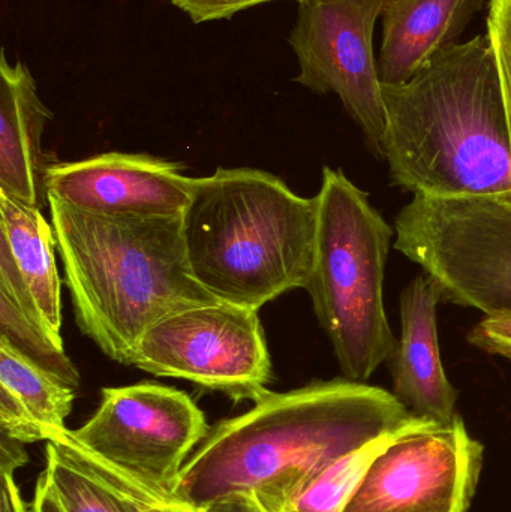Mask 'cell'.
Returning <instances> with one entry per match:
<instances>
[{"mask_svg":"<svg viewBox=\"0 0 511 512\" xmlns=\"http://www.w3.org/2000/svg\"><path fill=\"white\" fill-rule=\"evenodd\" d=\"M485 0H383V42L378 56L381 84L416 77L441 51L458 44Z\"/></svg>","mask_w":511,"mask_h":512,"instance_id":"15","label":"cell"},{"mask_svg":"<svg viewBox=\"0 0 511 512\" xmlns=\"http://www.w3.org/2000/svg\"><path fill=\"white\" fill-rule=\"evenodd\" d=\"M44 474L65 512H137L131 502L72 465L51 442H45Z\"/></svg>","mask_w":511,"mask_h":512,"instance_id":"19","label":"cell"},{"mask_svg":"<svg viewBox=\"0 0 511 512\" xmlns=\"http://www.w3.org/2000/svg\"><path fill=\"white\" fill-rule=\"evenodd\" d=\"M0 342L21 357L77 390L80 372L66 355L62 337L54 336L44 324L21 309L8 294L0 291Z\"/></svg>","mask_w":511,"mask_h":512,"instance_id":"18","label":"cell"},{"mask_svg":"<svg viewBox=\"0 0 511 512\" xmlns=\"http://www.w3.org/2000/svg\"><path fill=\"white\" fill-rule=\"evenodd\" d=\"M383 98L393 185L511 207L509 123L488 35L446 48L407 83L383 84Z\"/></svg>","mask_w":511,"mask_h":512,"instance_id":"2","label":"cell"},{"mask_svg":"<svg viewBox=\"0 0 511 512\" xmlns=\"http://www.w3.org/2000/svg\"><path fill=\"white\" fill-rule=\"evenodd\" d=\"M53 113L41 101L26 63L0 56V194L42 210L48 206L51 161L42 134Z\"/></svg>","mask_w":511,"mask_h":512,"instance_id":"14","label":"cell"},{"mask_svg":"<svg viewBox=\"0 0 511 512\" xmlns=\"http://www.w3.org/2000/svg\"><path fill=\"white\" fill-rule=\"evenodd\" d=\"M317 197H300L257 168H218L194 179L182 216L192 274L218 301L258 310L308 286Z\"/></svg>","mask_w":511,"mask_h":512,"instance_id":"4","label":"cell"},{"mask_svg":"<svg viewBox=\"0 0 511 512\" xmlns=\"http://www.w3.org/2000/svg\"><path fill=\"white\" fill-rule=\"evenodd\" d=\"M194 179L183 165L146 153L108 152L81 161H54L48 197L95 215L114 218H182Z\"/></svg>","mask_w":511,"mask_h":512,"instance_id":"11","label":"cell"},{"mask_svg":"<svg viewBox=\"0 0 511 512\" xmlns=\"http://www.w3.org/2000/svg\"><path fill=\"white\" fill-rule=\"evenodd\" d=\"M53 224L42 210L0 194V291L62 337V283Z\"/></svg>","mask_w":511,"mask_h":512,"instance_id":"13","label":"cell"},{"mask_svg":"<svg viewBox=\"0 0 511 512\" xmlns=\"http://www.w3.org/2000/svg\"><path fill=\"white\" fill-rule=\"evenodd\" d=\"M27 457L23 442L9 438L5 433H0V471L2 474H15L17 469L26 465Z\"/></svg>","mask_w":511,"mask_h":512,"instance_id":"24","label":"cell"},{"mask_svg":"<svg viewBox=\"0 0 511 512\" xmlns=\"http://www.w3.org/2000/svg\"><path fill=\"white\" fill-rule=\"evenodd\" d=\"M288 42L299 63L296 83L312 92L335 93L383 159L386 134L383 84L374 54V27L383 0H299Z\"/></svg>","mask_w":511,"mask_h":512,"instance_id":"8","label":"cell"},{"mask_svg":"<svg viewBox=\"0 0 511 512\" xmlns=\"http://www.w3.org/2000/svg\"><path fill=\"white\" fill-rule=\"evenodd\" d=\"M75 390L0 342V433L23 444L66 430Z\"/></svg>","mask_w":511,"mask_h":512,"instance_id":"16","label":"cell"},{"mask_svg":"<svg viewBox=\"0 0 511 512\" xmlns=\"http://www.w3.org/2000/svg\"><path fill=\"white\" fill-rule=\"evenodd\" d=\"M201 512H269L251 493H233L213 504L207 505Z\"/></svg>","mask_w":511,"mask_h":512,"instance_id":"25","label":"cell"},{"mask_svg":"<svg viewBox=\"0 0 511 512\" xmlns=\"http://www.w3.org/2000/svg\"><path fill=\"white\" fill-rule=\"evenodd\" d=\"M488 38L494 51L511 140V0H491Z\"/></svg>","mask_w":511,"mask_h":512,"instance_id":"21","label":"cell"},{"mask_svg":"<svg viewBox=\"0 0 511 512\" xmlns=\"http://www.w3.org/2000/svg\"><path fill=\"white\" fill-rule=\"evenodd\" d=\"M483 451L459 415L426 421L384 445L341 512H468Z\"/></svg>","mask_w":511,"mask_h":512,"instance_id":"9","label":"cell"},{"mask_svg":"<svg viewBox=\"0 0 511 512\" xmlns=\"http://www.w3.org/2000/svg\"><path fill=\"white\" fill-rule=\"evenodd\" d=\"M437 283L420 273L401 294V337L390 354L393 396L416 417L450 424L456 414L458 391L447 378L438 340Z\"/></svg>","mask_w":511,"mask_h":512,"instance_id":"12","label":"cell"},{"mask_svg":"<svg viewBox=\"0 0 511 512\" xmlns=\"http://www.w3.org/2000/svg\"><path fill=\"white\" fill-rule=\"evenodd\" d=\"M395 438V436H393ZM392 438L372 442L326 469L284 512H341L369 463Z\"/></svg>","mask_w":511,"mask_h":512,"instance_id":"20","label":"cell"},{"mask_svg":"<svg viewBox=\"0 0 511 512\" xmlns=\"http://www.w3.org/2000/svg\"><path fill=\"white\" fill-rule=\"evenodd\" d=\"M467 340L486 354L511 361V312L485 316L471 328Z\"/></svg>","mask_w":511,"mask_h":512,"instance_id":"22","label":"cell"},{"mask_svg":"<svg viewBox=\"0 0 511 512\" xmlns=\"http://www.w3.org/2000/svg\"><path fill=\"white\" fill-rule=\"evenodd\" d=\"M32 512H65L62 505L57 501L50 483H48L47 475H39L38 483L35 487V495H33Z\"/></svg>","mask_w":511,"mask_h":512,"instance_id":"26","label":"cell"},{"mask_svg":"<svg viewBox=\"0 0 511 512\" xmlns=\"http://www.w3.org/2000/svg\"><path fill=\"white\" fill-rule=\"evenodd\" d=\"M317 242L306 291L342 375L366 382L396 346L384 309V273L395 228L344 171L324 167Z\"/></svg>","mask_w":511,"mask_h":512,"instance_id":"5","label":"cell"},{"mask_svg":"<svg viewBox=\"0 0 511 512\" xmlns=\"http://www.w3.org/2000/svg\"><path fill=\"white\" fill-rule=\"evenodd\" d=\"M2 508L0 512H27L14 474H2Z\"/></svg>","mask_w":511,"mask_h":512,"instance_id":"27","label":"cell"},{"mask_svg":"<svg viewBox=\"0 0 511 512\" xmlns=\"http://www.w3.org/2000/svg\"><path fill=\"white\" fill-rule=\"evenodd\" d=\"M101 405L72 438L111 465L173 490L210 427L197 403L173 387L140 382L102 388Z\"/></svg>","mask_w":511,"mask_h":512,"instance_id":"10","label":"cell"},{"mask_svg":"<svg viewBox=\"0 0 511 512\" xmlns=\"http://www.w3.org/2000/svg\"><path fill=\"white\" fill-rule=\"evenodd\" d=\"M45 442H51L72 465L131 502L137 512H201L171 490L147 483L96 456L72 438L71 430H63Z\"/></svg>","mask_w":511,"mask_h":512,"instance_id":"17","label":"cell"},{"mask_svg":"<svg viewBox=\"0 0 511 512\" xmlns=\"http://www.w3.org/2000/svg\"><path fill=\"white\" fill-rule=\"evenodd\" d=\"M396 251L422 267L446 303L511 312V207L480 198L414 197L395 219Z\"/></svg>","mask_w":511,"mask_h":512,"instance_id":"6","label":"cell"},{"mask_svg":"<svg viewBox=\"0 0 511 512\" xmlns=\"http://www.w3.org/2000/svg\"><path fill=\"white\" fill-rule=\"evenodd\" d=\"M168 2L188 14L194 23L200 24L207 23V21L225 20V18H231L237 12L246 11L252 6L275 2V0H168Z\"/></svg>","mask_w":511,"mask_h":512,"instance_id":"23","label":"cell"},{"mask_svg":"<svg viewBox=\"0 0 511 512\" xmlns=\"http://www.w3.org/2000/svg\"><path fill=\"white\" fill-rule=\"evenodd\" d=\"M75 322L102 354L131 366L152 325L215 297L192 274L182 218H114L48 197Z\"/></svg>","mask_w":511,"mask_h":512,"instance_id":"3","label":"cell"},{"mask_svg":"<svg viewBox=\"0 0 511 512\" xmlns=\"http://www.w3.org/2000/svg\"><path fill=\"white\" fill-rule=\"evenodd\" d=\"M426 421L390 391L347 378L269 391L210 427L171 492L198 510L251 493L267 511L284 512L342 457Z\"/></svg>","mask_w":511,"mask_h":512,"instance_id":"1","label":"cell"},{"mask_svg":"<svg viewBox=\"0 0 511 512\" xmlns=\"http://www.w3.org/2000/svg\"><path fill=\"white\" fill-rule=\"evenodd\" d=\"M131 366L183 379L234 402L269 393L272 360L258 310L215 301L180 310L141 336Z\"/></svg>","mask_w":511,"mask_h":512,"instance_id":"7","label":"cell"}]
</instances>
